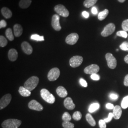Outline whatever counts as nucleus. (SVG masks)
Here are the masks:
<instances>
[{
  "mask_svg": "<svg viewBox=\"0 0 128 128\" xmlns=\"http://www.w3.org/2000/svg\"><path fill=\"white\" fill-rule=\"evenodd\" d=\"M39 82V78L36 76H33L25 82L24 87L30 91H32L36 87H37Z\"/></svg>",
  "mask_w": 128,
  "mask_h": 128,
  "instance_id": "obj_1",
  "label": "nucleus"
},
{
  "mask_svg": "<svg viewBox=\"0 0 128 128\" xmlns=\"http://www.w3.org/2000/svg\"><path fill=\"white\" fill-rule=\"evenodd\" d=\"M22 124V121L17 119H10L4 120L2 126L3 128H18Z\"/></svg>",
  "mask_w": 128,
  "mask_h": 128,
  "instance_id": "obj_2",
  "label": "nucleus"
},
{
  "mask_svg": "<svg viewBox=\"0 0 128 128\" xmlns=\"http://www.w3.org/2000/svg\"><path fill=\"white\" fill-rule=\"evenodd\" d=\"M40 95L42 98L46 102L53 104L55 102V98L50 92L46 89H42L40 91Z\"/></svg>",
  "mask_w": 128,
  "mask_h": 128,
  "instance_id": "obj_3",
  "label": "nucleus"
},
{
  "mask_svg": "<svg viewBox=\"0 0 128 128\" xmlns=\"http://www.w3.org/2000/svg\"><path fill=\"white\" fill-rule=\"evenodd\" d=\"M54 9L56 14L63 17L66 18L69 15L68 10L63 5H56L54 7Z\"/></svg>",
  "mask_w": 128,
  "mask_h": 128,
  "instance_id": "obj_4",
  "label": "nucleus"
},
{
  "mask_svg": "<svg viewBox=\"0 0 128 128\" xmlns=\"http://www.w3.org/2000/svg\"><path fill=\"white\" fill-rule=\"evenodd\" d=\"M115 30V26L114 23H110L105 26L102 32H101V35L102 37H106L112 34Z\"/></svg>",
  "mask_w": 128,
  "mask_h": 128,
  "instance_id": "obj_5",
  "label": "nucleus"
},
{
  "mask_svg": "<svg viewBox=\"0 0 128 128\" xmlns=\"http://www.w3.org/2000/svg\"><path fill=\"white\" fill-rule=\"evenodd\" d=\"M105 58L107 62L108 67L110 69H114L117 66V60L113 55L108 53L105 55Z\"/></svg>",
  "mask_w": 128,
  "mask_h": 128,
  "instance_id": "obj_6",
  "label": "nucleus"
},
{
  "mask_svg": "<svg viewBox=\"0 0 128 128\" xmlns=\"http://www.w3.org/2000/svg\"><path fill=\"white\" fill-rule=\"evenodd\" d=\"M83 61L82 56H76L72 57L69 60V64L71 67L75 68L79 66Z\"/></svg>",
  "mask_w": 128,
  "mask_h": 128,
  "instance_id": "obj_7",
  "label": "nucleus"
},
{
  "mask_svg": "<svg viewBox=\"0 0 128 128\" xmlns=\"http://www.w3.org/2000/svg\"><path fill=\"white\" fill-rule=\"evenodd\" d=\"M60 70L57 68L51 69L48 74V79L50 81H56L60 76Z\"/></svg>",
  "mask_w": 128,
  "mask_h": 128,
  "instance_id": "obj_8",
  "label": "nucleus"
},
{
  "mask_svg": "<svg viewBox=\"0 0 128 128\" xmlns=\"http://www.w3.org/2000/svg\"><path fill=\"white\" fill-rule=\"evenodd\" d=\"M60 17L59 15L54 14L53 15L51 20V25L56 31H60L62 28L60 24Z\"/></svg>",
  "mask_w": 128,
  "mask_h": 128,
  "instance_id": "obj_9",
  "label": "nucleus"
},
{
  "mask_svg": "<svg viewBox=\"0 0 128 128\" xmlns=\"http://www.w3.org/2000/svg\"><path fill=\"white\" fill-rule=\"evenodd\" d=\"M12 100L10 94H6L3 96L0 100V109L2 110L9 105Z\"/></svg>",
  "mask_w": 128,
  "mask_h": 128,
  "instance_id": "obj_10",
  "label": "nucleus"
},
{
  "mask_svg": "<svg viewBox=\"0 0 128 128\" xmlns=\"http://www.w3.org/2000/svg\"><path fill=\"white\" fill-rule=\"evenodd\" d=\"M79 39V35L76 33H72L68 35L66 38V42L69 45H73L76 43Z\"/></svg>",
  "mask_w": 128,
  "mask_h": 128,
  "instance_id": "obj_11",
  "label": "nucleus"
},
{
  "mask_svg": "<svg viewBox=\"0 0 128 128\" xmlns=\"http://www.w3.org/2000/svg\"><path fill=\"white\" fill-rule=\"evenodd\" d=\"M100 70L99 66L96 64H92L87 67H86L84 69V72L86 74H97L99 72Z\"/></svg>",
  "mask_w": 128,
  "mask_h": 128,
  "instance_id": "obj_12",
  "label": "nucleus"
},
{
  "mask_svg": "<svg viewBox=\"0 0 128 128\" xmlns=\"http://www.w3.org/2000/svg\"><path fill=\"white\" fill-rule=\"evenodd\" d=\"M28 107L30 109L35 110L37 111H42L43 110V106L40 103L35 100H32L28 103Z\"/></svg>",
  "mask_w": 128,
  "mask_h": 128,
  "instance_id": "obj_13",
  "label": "nucleus"
},
{
  "mask_svg": "<svg viewBox=\"0 0 128 128\" xmlns=\"http://www.w3.org/2000/svg\"><path fill=\"white\" fill-rule=\"evenodd\" d=\"M22 48L24 53L27 55H30L33 52L32 46L27 41H24L22 44Z\"/></svg>",
  "mask_w": 128,
  "mask_h": 128,
  "instance_id": "obj_14",
  "label": "nucleus"
},
{
  "mask_svg": "<svg viewBox=\"0 0 128 128\" xmlns=\"http://www.w3.org/2000/svg\"><path fill=\"white\" fill-rule=\"evenodd\" d=\"M64 105L66 108L69 110H74L76 107L72 98L70 97H67L64 100Z\"/></svg>",
  "mask_w": 128,
  "mask_h": 128,
  "instance_id": "obj_15",
  "label": "nucleus"
},
{
  "mask_svg": "<svg viewBox=\"0 0 128 128\" xmlns=\"http://www.w3.org/2000/svg\"><path fill=\"white\" fill-rule=\"evenodd\" d=\"M14 32L15 37H20L23 33V28L22 25L18 24H16L14 25Z\"/></svg>",
  "mask_w": 128,
  "mask_h": 128,
  "instance_id": "obj_16",
  "label": "nucleus"
},
{
  "mask_svg": "<svg viewBox=\"0 0 128 128\" xmlns=\"http://www.w3.org/2000/svg\"><path fill=\"white\" fill-rule=\"evenodd\" d=\"M8 58L11 61H15L18 58V54L14 48H12L8 52Z\"/></svg>",
  "mask_w": 128,
  "mask_h": 128,
  "instance_id": "obj_17",
  "label": "nucleus"
},
{
  "mask_svg": "<svg viewBox=\"0 0 128 128\" xmlns=\"http://www.w3.org/2000/svg\"><path fill=\"white\" fill-rule=\"evenodd\" d=\"M113 114L114 118L116 120L120 119L122 114V110L121 107L119 105H116L114 106L113 109Z\"/></svg>",
  "mask_w": 128,
  "mask_h": 128,
  "instance_id": "obj_18",
  "label": "nucleus"
},
{
  "mask_svg": "<svg viewBox=\"0 0 128 128\" xmlns=\"http://www.w3.org/2000/svg\"><path fill=\"white\" fill-rule=\"evenodd\" d=\"M1 12L5 18L7 19H9L12 18V11L9 8L6 7H3L1 9Z\"/></svg>",
  "mask_w": 128,
  "mask_h": 128,
  "instance_id": "obj_19",
  "label": "nucleus"
},
{
  "mask_svg": "<svg viewBox=\"0 0 128 128\" xmlns=\"http://www.w3.org/2000/svg\"><path fill=\"white\" fill-rule=\"evenodd\" d=\"M56 92L58 95L62 98L66 97L68 96V92L63 86H60L58 87L56 89Z\"/></svg>",
  "mask_w": 128,
  "mask_h": 128,
  "instance_id": "obj_20",
  "label": "nucleus"
},
{
  "mask_svg": "<svg viewBox=\"0 0 128 128\" xmlns=\"http://www.w3.org/2000/svg\"><path fill=\"white\" fill-rule=\"evenodd\" d=\"M32 0H20L19 2V6L22 9H27L32 4Z\"/></svg>",
  "mask_w": 128,
  "mask_h": 128,
  "instance_id": "obj_21",
  "label": "nucleus"
},
{
  "mask_svg": "<svg viewBox=\"0 0 128 128\" xmlns=\"http://www.w3.org/2000/svg\"><path fill=\"white\" fill-rule=\"evenodd\" d=\"M20 94L23 97H28L31 95V92L23 86H20L18 89Z\"/></svg>",
  "mask_w": 128,
  "mask_h": 128,
  "instance_id": "obj_22",
  "label": "nucleus"
},
{
  "mask_svg": "<svg viewBox=\"0 0 128 128\" xmlns=\"http://www.w3.org/2000/svg\"><path fill=\"white\" fill-rule=\"evenodd\" d=\"M86 119L87 122L92 127H94L96 126V122L91 115L89 114H87L86 115Z\"/></svg>",
  "mask_w": 128,
  "mask_h": 128,
  "instance_id": "obj_23",
  "label": "nucleus"
},
{
  "mask_svg": "<svg viewBox=\"0 0 128 128\" xmlns=\"http://www.w3.org/2000/svg\"><path fill=\"white\" fill-rule=\"evenodd\" d=\"M5 35L7 38L10 41H13L14 39V34L12 33V30L10 28H8L5 32Z\"/></svg>",
  "mask_w": 128,
  "mask_h": 128,
  "instance_id": "obj_24",
  "label": "nucleus"
},
{
  "mask_svg": "<svg viewBox=\"0 0 128 128\" xmlns=\"http://www.w3.org/2000/svg\"><path fill=\"white\" fill-rule=\"evenodd\" d=\"M109 14V10H108L105 9L103 11L100 12L98 15V19L100 20H104L106 17L107 16V15Z\"/></svg>",
  "mask_w": 128,
  "mask_h": 128,
  "instance_id": "obj_25",
  "label": "nucleus"
},
{
  "mask_svg": "<svg viewBox=\"0 0 128 128\" xmlns=\"http://www.w3.org/2000/svg\"><path fill=\"white\" fill-rule=\"evenodd\" d=\"M98 0H85L84 2V6L86 8H90L95 4Z\"/></svg>",
  "mask_w": 128,
  "mask_h": 128,
  "instance_id": "obj_26",
  "label": "nucleus"
},
{
  "mask_svg": "<svg viewBox=\"0 0 128 128\" xmlns=\"http://www.w3.org/2000/svg\"><path fill=\"white\" fill-rule=\"evenodd\" d=\"M100 107V104L98 103H94L92 104L90 106L89 108V112L91 113H92L98 110Z\"/></svg>",
  "mask_w": 128,
  "mask_h": 128,
  "instance_id": "obj_27",
  "label": "nucleus"
},
{
  "mask_svg": "<svg viewBox=\"0 0 128 128\" xmlns=\"http://www.w3.org/2000/svg\"><path fill=\"white\" fill-rule=\"evenodd\" d=\"M121 107L123 109H127L128 107V96L124 97L121 103Z\"/></svg>",
  "mask_w": 128,
  "mask_h": 128,
  "instance_id": "obj_28",
  "label": "nucleus"
},
{
  "mask_svg": "<svg viewBox=\"0 0 128 128\" xmlns=\"http://www.w3.org/2000/svg\"><path fill=\"white\" fill-rule=\"evenodd\" d=\"M82 115L81 112L79 111H76L74 113L73 115V118L75 120H79L82 118Z\"/></svg>",
  "mask_w": 128,
  "mask_h": 128,
  "instance_id": "obj_29",
  "label": "nucleus"
},
{
  "mask_svg": "<svg viewBox=\"0 0 128 128\" xmlns=\"http://www.w3.org/2000/svg\"><path fill=\"white\" fill-rule=\"evenodd\" d=\"M8 44L7 39L4 36H0V46L1 47H4Z\"/></svg>",
  "mask_w": 128,
  "mask_h": 128,
  "instance_id": "obj_30",
  "label": "nucleus"
},
{
  "mask_svg": "<svg viewBox=\"0 0 128 128\" xmlns=\"http://www.w3.org/2000/svg\"><path fill=\"white\" fill-rule=\"evenodd\" d=\"M71 116L68 112H64L62 116V120L64 122H70L71 120Z\"/></svg>",
  "mask_w": 128,
  "mask_h": 128,
  "instance_id": "obj_31",
  "label": "nucleus"
},
{
  "mask_svg": "<svg viewBox=\"0 0 128 128\" xmlns=\"http://www.w3.org/2000/svg\"><path fill=\"white\" fill-rule=\"evenodd\" d=\"M31 39L37 41H44V36H40L38 34H34L31 36Z\"/></svg>",
  "mask_w": 128,
  "mask_h": 128,
  "instance_id": "obj_32",
  "label": "nucleus"
},
{
  "mask_svg": "<svg viewBox=\"0 0 128 128\" xmlns=\"http://www.w3.org/2000/svg\"><path fill=\"white\" fill-rule=\"evenodd\" d=\"M62 126L64 128H74V125L70 122H64L62 124Z\"/></svg>",
  "mask_w": 128,
  "mask_h": 128,
  "instance_id": "obj_33",
  "label": "nucleus"
},
{
  "mask_svg": "<svg viewBox=\"0 0 128 128\" xmlns=\"http://www.w3.org/2000/svg\"><path fill=\"white\" fill-rule=\"evenodd\" d=\"M116 35L119 37H122L124 38H126L128 37V33L127 32L124 30H121V31H119L117 32Z\"/></svg>",
  "mask_w": 128,
  "mask_h": 128,
  "instance_id": "obj_34",
  "label": "nucleus"
},
{
  "mask_svg": "<svg viewBox=\"0 0 128 128\" xmlns=\"http://www.w3.org/2000/svg\"><path fill=\"white\" fill-rule=\"evenodd\" d=\"M120 48L122 50L128 51V42H124L120 46Z\"/></svg>",
  "mask_w": 128,
  "mask_h": 128,
  "instance_id": "obj_35",
  "label": "nucleus"
},
{
  "mask_svg": "<svg viewBox=\"0 0 128 128\" xmlns=\"http://www.w3.org/2000/svg\"><path fill=\"white\" fill-rule=\"evenodd\" d=\"M122 28L124 31L128 32V19L124 20L122 23Z\"/></svg>",
  "mask_w": 128,
  "mask_h": 128,
  "instance_id": "obj_36",
  "label": "nucleus"
},
{
  "mask_svg": "<svg viewBox=\"0 0 128 128\" xmlns=\"http://www.w3.org/2000/svg\"><path fill=\"white\" fill-rule=\"evenodd\" d=\"M109 97H110V98L112 99V100H117L119 97V96L117 94H115V93H110L109 95Z\"/></svg>",
  "mask_w": 128,
  "mask_h": 128,
  "instance_id": "obj_37",
  "label": "nucleus"
},
{
  "mask_svg": "<svg viewBox=\"0 0 128 128\" xmlns=\"http://www.w3.org/2000/svg\"><path fill=\"white\" fill-rule=\"evenodd\" d=\"M99 125L100 128H106V124L104 120H100L99 121Z\"/></svg>",
  "mask_w": 128,
  "mask_h": 128,
  "instance_id": "obj_38",
  "label": "nucleus"
},
{
  "mask_svg": "<svg viewBox=\"0 0 128 128\" xmlns=\"http://www.w3.org/2000/svg\"><path fill=\"white\" fill-rule=\"evenodd\" d=\"M113 117H114L113 113L110 112V114H109L108 117L107 118H105V119H104V120L105 121L106 123V122H109L112 120Z\"/></svg>",
  "mask_w": 128,
  "mask_h": 128,
  "instance_id": "obj_39",
  "label": "nucleus"
},
{
  "mask_svg": "<svg viewBox=\"0 0 128 128\" xmlns=\"http://www.w3.org/2000/svg\"><path fill=\"white\" fill-rule=\"evenodd\" d=\"M79 82L80 84H81V85L84 87H87L88 84L87 82L83 78H80V80H79Z\"/></svg>",
  "mask_w": 128,
  "mask_h": 128,
  "instance_id": "obj_40",
  "label": "nucleus"
},
{
  "mask_svg": "<svg viewBox=\"0 0 128 128\" xmlns=\"http://www.w3.org/2000/svg\"><path fill=\"white\" fill-rule=\"evenodd\" d=\"M91 78L93 80H94V81H98L100 79L99 76L98 74H92L91 76Z\"/></svg>",
  "mask_w": 128,
  "mask_h": 128,
  "instance_id": "obj_41",
  "label": "nucleus"
},
{
  "mask_svg": "<svg viewBox=\"0 0 128 128\" xmlns=\"http://www.w3.org/2000/svg\"><path fill=\"white\" fill-rule=\"evenodd\" d=\"M7 22H6L4 20H0V28H4L7 26Z\"/></svg>",
  "mask_w": 128,
  "mask_h": 128,
  "instance_id": "obj_42",
  "label": "nucleus"
},
{
  "mask_svg": "<svg viewBox=\"0 0 128 128\" xmlns=\"http://www.w3.org/2000/svg\"><path fill=\"white\" fill-rule=\"evenodd\" d=\"M106 107L108 109H113L114 107V105L110 103H108L106 104Z\"/></svg>",
  "mask_w": 128,
  "mask_h": 128,
  "instance_id": "obj_43",
  "label": "nucleus"
},
{
  "mask_svg": "<svg viewBox=\"0 0 128 128\" xmlns=\"http://www.w3.org/2000/svg\"><path fill=\"white\" fill-rule=\"evenodd\" d=\"M124 84L126 86H128V74L126 75L124 78Z\"/></svg>",
  "mask_w": 128,
  "mask_h": 128,
  "instance_id": "obj_44",
  "label": "nucleus"
},
{
  "mask_svg": "<svg viewBox=\"0 0 128 128\" xmlns=\"http://www.w3.org/2000/svg\"><path fill=\"white\" fill-rule=\"evenodd\" d=\"M82 15L85 18H88L89 17V14L86 11H84L82 12Z\"/></svg>",
  "mask_w": 128,
  "mask_h": 128,
  "instance_id": "obj_45",
  "label": "nucleus"
},
{
  "mask_svg": "<svg viewBox=\"0 0 128 128\" xmlns=\"http://www.w3.org/2000/svg\"><path fill=\"white\" fill-rule=\"evenodd\" d=\"M92 12L94 15H96L98 14V10L96 7H93L92 9Z\"/></svg>",
  "mask_w": 128,
  "mask_h": 128,
  "instance_id": "obj_46",
  "label": "nucleus"
},
{
  "mask_svg": "<svg viewBox=\"0 0 128 128\" xmlns=\"http://www.w3.org/2000/svg\"><path fill=\"white\" fill-rule=\"evenodd\" d=\"M124 61L127 64H128V55L125 56V57L124 58Z\"/></svg>",
  "mask_w": 128,
  "mask_h": 128,
  "instance_id": "obj_47",
  "label": "nucleus"
},
{
  "mask_svg": "<svg viewBox=\"0 0 128 128\" xmlns=\"http://www.w3.org/2000/svg\"><path fill=\"white\" fill-rule=\"evenodd\" d=\"M125 0H118V1H119V2H122V3L124 2Z\"/></svg>",
  "mask_w": 128,
  "mask_h": 128,
  "instance_id": "obj_48",
  "label": "nucleus"
}]
</instances>
